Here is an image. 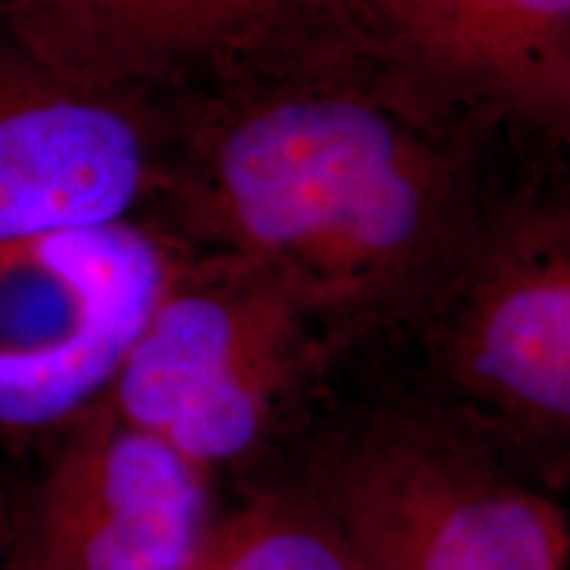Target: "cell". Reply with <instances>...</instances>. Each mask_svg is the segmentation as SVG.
Returning a JSON list of instances; mask_svg holds the SVG:
<instances>
[{"instance_id":"9","label":"cell","mask_w":570,"mask_h":570,"mask_svg":"<svg viewBox=\"0 0 570 570\" xmlns=\"http://www.w3.org/2000/svg\"><path fill=\"white\" fill-rule=\"evenodd\" d=\"M377 59L449 106L570 130V0H341Z\"/></svg>"},{"instance_id":"2","label":"cell","mask_w":570,"mask_h":570,"mask_svg":"<svg viewBox=\"0 0 570 570\" xmlns=\"http://www.w3.org/2000/svg\"><path fill=\"white\" fill-rule=\"evenodd\" d=\"M338 338L267 267L183 252L104 407L219 479L288 428Z\"/></svg>"},{"instance_id":"11","label":"cell","mask_w":570,"mask_h":570,"mask_svg":"<svg viewBox=\"0 0 570 570\" xmlns=\"http://www.w3.org/2000/svg\"><path fill=\"white\" fill-rule=\"evenodd\" d=\"M9 570H32L30 566H27L24 562V558H21V554L13 550L11 554H9Z\"/></svg>"},{"instance_id":"12","label":"cell","mask_w":570,"mask_h":570,"mask_svg":"<svg viewBox=\"0 0 570 570\" xmlns=\"http://www.w3.org/2000/svg\"><path fill=\"white\" fill-rule=\"evenodd\" d=\"M0 570H9V558H6L3 550H0Z\"/></svg>"},{"instance_id":"10","label":"cell","mask_w":570,"mask_h":570,"mask_svg":"<svg viewBox=\"0 0 570 570\" xmlns=\"http://www.w3.org/2000/svg\"><path fill=\"white\" fill-rule=\"evenodd\" d=\"M196 570H362L315 483L267 489L223 510Z\"/></svg>"},{"instance_id":"3","label":"cell","mask_w":570,"mask_h":570,"mask_svg":"<svg viewBox=\"0 0 570 570\" xmlns=\"http://www.w3.org/2000/svg\"><path fill=\"white\" fill-rule=\"evenodd\" d=\"M541 475L439 402L344 428L309 481L362 570H570V523Z\"/></svg>"},{"instance_id":"1","label":"cell","mask_w":570,"mask_h":570,"mask_svg":"<svg viewBox=\"0 0 570 570\" xmlns=\"http://www.w3.org/2000/svg\"><path fill=\"white\" fill-rule=\"evenodd\" d=\"M177 188L209 252L267 267L336 327L417 325L489 212L446 104L356 40L225 88Z\"/></svg>"},{"instance_id":"4","label":"cell","mask_w":570,"mask_h":570,"mask_svg":"<svg viewBox=\"0 0 570 570\" xmlns=\"http://www.w3.org/2000/svg\"><path fill=\"white\" fill-rule=\"evenodd\" d=\"M417 327L439 404L544 479L570 439V223L566 206L491 214Z\"/></svg>"},{"instance_id":"7","label":"cell","mask_w":570,"mask_h":570,"mask_svg":"<svg viewBox=\"0 0 570 570\" xmlns=\"http://www.w3.org/2000/svg\"><path fill=\"white\" fill-rule=\"evenodd\" d=\"M217 479L104 404L61 433L17 552L32 570H196Z\"/></svg>"},{"instance_id":"6","label":"cell","mask_w":570,"mask_h":570,"mask_svg":"<svg viewBox=\"0 0 570 570\" xmlns=\"http://www.w3.org/2000/svg\"><path fill=\"white\" fill-rule=\"evenodd\" d=\"M0 30L85 88H148L265 75L362 40L341 0H0Z\"/></svg>"},{"instance_id":"5","label":"cell","mask_w":570,"mask_h":570,"mask_svg":"<svg viewBox=\"0 0 570 570\" xmlns=\"http://www.w3.org/2000/svg\"><path fill=\"white\" fill-rule=\"evenodd\" d=\"M180 256L138 219L3 240L0 436L63 433L104 404Z\"/></svg>"},{"instance_id":"8","label":"cell","mask_w":570,"mask_h":570,"mask_svg":"<svg viewBox=\"0 0 570 570\" xmlns=\"http://www.w3.org/2000/svg\"><path fill=\"white\" fill-rule=\"evenodd\" d=\"M156 185L138 98L71 82L0 30V244L135 219Z\"/></svg>"}]
</instances>
